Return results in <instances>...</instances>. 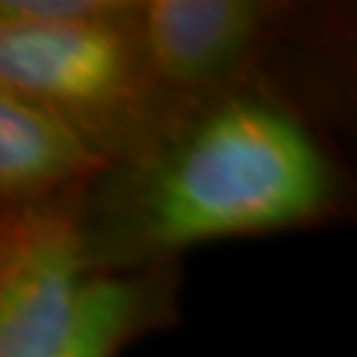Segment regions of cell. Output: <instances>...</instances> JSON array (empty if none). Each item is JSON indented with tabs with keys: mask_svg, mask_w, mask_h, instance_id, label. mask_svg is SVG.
<instances>
[{
	"mask_svg": "<svg viewBox=\"0 0 357 357\" xmlns=\"http://www.w3.org/2000/svg\"><path fill=\"white\" fill-rule=\"evenodd\" d=\"M320 128L302 103L262 88L169 116L85 185L88 275H130L193 246L342 217L344 169Z\"/></svg>",
	"mask_w": 357,
	"mask_h": 357,
	"instance_id": "6da1fadb",
	"label": "cell"
},
{
	"mask_svg": "<svg viewBox=\"0 0 357 357\" xmlns=\"http://www.w3.org/2000/svg\"><path fill=\"white\" fill-rule=\"evenodd\" d=\"M328 16L281 0H141L132 38L159 119L252 88L312 112L286 53L331 32Z\"/></svg>",
	"mask_w": 357,
	"mask_h": 357,
	"instance_id": "7a4b0ae2",
	"label": "cell"
},
{
	"mask_svg": "<svg viewBox=\"0 0 357 357\" xmlns=\"http://www.w3.org/2000/svg\"><path fill=\"white\" fill-rule=\"evenodd\" d=\"M132 19L40 24L0 16V85L75 135L103 167L125 159L162 125Z\"/></svg>",
	"mask_w": 357,
	"mask_h": 357,
	"instance_id": "3957f363",
	"label": "cell"
},
{
	"mask_svg": "<svg viewBox=\"0 0 357 357\" xmlns=\"http://www.w3.org/2000/svg\"><path fill=\"white\" fill-rule=\"evenodd\" d=\"M82 193L0 215V357L64 355L90 281Z\"/></svg>",
	"mask_w": 357,
	"mask_h": 357,
	"instance_id": "277c9868",
	"label": "cell"
},
{
	"mask_svg": "<svg viewBox=\"0 0 357 357\" xmlns=\"http://www.w3.org/2000/svg\"><path fill=\"white\" fill-rule=\"evenodd\" d=\"M103 162L0 85V215L88 185Z\"/></svg>",
	"mask_w": 357,
	"mask_h": 357,
	"instance_id": "5b68a950",
	"label": "cell"
},
{
	"mask_svg": "<svg viewBox=\"0 0 357 357\" xmlns=\"http://www.w3.org/2000/svg\"><path fill=\"white\" fill-rule=\"evenodd\" d=\"M178 296L180 262L90 278L61 357H122L128 347L178 320Z\"/></svg>",
	"mask_w": 357,
	"mask_h": 357,
	"instance_id": "8992f818",
	"label": "cell"
},
{
	"mask_svg": "<svg viewBox=\"0 0 357 357\" xmlns=\"http://www.w3.org/2000/svg\"><path fill=\"white\" fill-rule=\"evenodd\" d=\"M135 8L138 0H0V16L40 24H112Z\"/></svg>",
	"mask_w": 357,
	"mask_h": 357,
	"instance_id": "52a82bcc",
	"label": "cell"
}]
</instances>
